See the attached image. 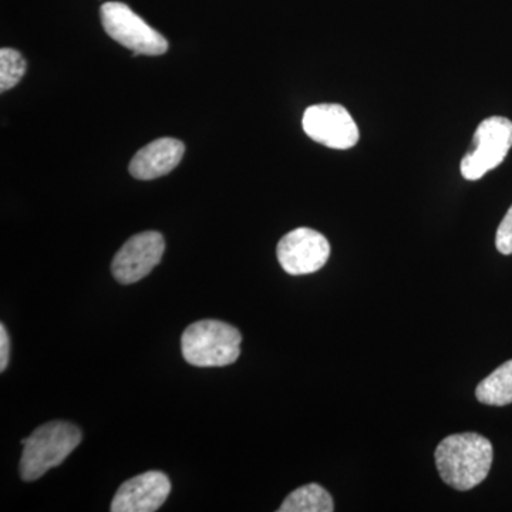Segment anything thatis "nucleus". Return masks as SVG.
I'll return each instance as SVG.
<instances>
[{
	"mask_svg": "<svg viewBox=\"0 0 512 512\" xmlns=\"http://www.w3.org/2000/svg\"><path fill=\"white\" fill-rule=\"evenodd\" d=\"M493 457V444L480 434H454L437 446L436 466L444 483L468 491L487 478Z\"/></svg>",
	"mask_w": 512,
	"mask_h": 512,
	"instance_id": "obj_1",
	"label": "nucleus"
},
{
	"mask_svg": "<svg viewBox=\"0 0 512 512\" xmlns=\"http://www.w3.org/2000/svg\"><path fill=\"white\" fill-rule=\"evenodd\" d=\"M82 439V431L69 421H50L37 427L28 439L22 440L20 477L26 483L39 480L47 471L60 466L82 443Z\"/></svg>",
	"mask_w": 512,
	"mask_h": 512,
	"instance_id": "obj_2",
	"label": "nucleus"
},
{
	"mask_svg": "<svg viewBox=\"0 0 512 512\" xmlns=\"http://www.w3.org/2000/svg\"><path fill=\"white\" fill-rule=\"evenodd\" d=\"M241 332L221 320H200L184 330L181 350L195 367H224L241 355Z\"/></svg>",
	"mask_w": 512,
	"mask_h": 512,
	"instance_id": "obj_3",
	"label": "nucleus"
},
{
	"mask_svg": "<svg viewBox=\"0 0 512 512\" xmlns=\"http://www.w3.org/2000/svg\"><path fill=\"white\" fill-rule=\"evenodd\" d=\"M101 25L111 39L133 52V56L167 53V39L128 8L126 3L106 2L100 8Z\"/></svg>",
	"mask_w": 512,
	"mask_h": 512,
	"instance_id": "obj_4",
	"label": "nucleus"
},
{
	"mask_svg": "<svg viewBox=\"0 0 512 512\" xmlns=\"http://www.w3.org/2000/svg\"><path fill=\"white\" fill-rule=\"evenodd\" d=\"M512 147V121L505 117H488L481 121L473 137V146L463 160L460 170L468 181H477L503 163Z\"/></svg>",
	"mask_w": 512,
	"mask_h": 512,
	"instance_id": "obj_5",
	"label": "nucleus"
},
{
	"mask_svg": "<svg viewBox=\"0 0 512 512\" xmlns=\"http://www.w3.org/2000/svg\"><path fill=\"white\" fill-rule=\"evenodd\" d=\"M306 136L333 150H349L359 141V128L348 110L340 104H315L303 114Z\"/></svg>",
	"mask_w": 512,
	"mask_h": 512,
	"instance_id": "obj_6",
	"label": "nucleus"
},
{
	"mask_svg": "<svg viewBox=\"0 0 512 512\" xmlns=\"http://www.w3.org/2000/svg\"><path fill=\"white\" fill-rule=\"evenodd\" d=\"M165 241L157 231L134 235L111 262V274L119 284L131 285L146 278L163 259Z\"/></svg>",
	"mask_w": 512,
	"mask_h": 512,
	"instance_id": "obj_7",
	"label": "nucleus"
},
{
	"mask_svg": "<svg viewBox=\"0 0 512 512\" xmlns=\"http://www.w3.org/2000/svg\"><path fill=\"white\" fill-rule=\"evenodd\" d=\"M276 255L286 274L309 275L326 265L330 245L315 229L296 228L279 241Z\"/></svg>",
	"mask_w": 512,
	"mask_h": 512,
	"instance_id": "obj_8",
	"label": "nucleus"
},
{
	"mask_svg": "<svg viewBox=\"0 0 512 512\" xmlns=\"http://www.w3.org/2000/svg\"><path fill=\"white\" fill-rule=\"evenodd\" d=\"M170 493V478L161 471H147L120 485L110 511L154 512L163 507Z\"/></svg>",
	"mask_w": 512,
	"mask_h": 512,
	"instance_id": "obj_9",
	"label": "nucleus"
},
{
	"mask_svg": "<svg viewBox=\"0 0 512 512\" xmlns=\"http://www.w3.org/2000/svg\"><path fill=\"white\" fill-rule=\"evenodd\" d=\"M184 153L183 141L170 137L158 138L138 150L128 170L137 180H156L177 168L183 160Z\"/></svg>",
	"mask_w": 512,
	"mask_h": 512,
	"instance_id": "obj_10",
	"label": "nucleus"
},
{
	"mask_svg": "<svg viewBox=\"0 0 512 512\" xmlns=\"http://www.w3.org/2000/svg\"><path fill=\"white\" fill-rule=\"evenodd\" d=\"M477 400L488 406H507L512 403V360L485 377L476 389Z\"/></svg>",
	"mask_w": 512,
	"mask_h": 512,
	"instance_id": "obj_11",
	"label": "nucleus"
},
{
	"mask_svg": "<svg viewBox=\"0 0 512 512\" xmlns=\"http://www.w3.org/2000/svg\"><path fill=\"white\" fill-rule=\"evenodd\" d=\"M332 497L319 484H308L293 491L278 508L279 512H332Z\"/></svg>",
	"mask_w": 512,
	"mask_h": 512,
	"instance_id": "obj_12",
	"label": "nucleus"
},
{
	"mask_svg": "<svg viewBox=\"0 0 512 512\" xmlns=\"http://www.w3.org/2000/svg\"><path fill=\"white\" fill-rule=\"evenodd\" d=\"M26 69H28V63L18 50L3 47L0 50V90L2 93L18 86L22 77L25 76Z\"/></svg>",
	"mask_w": 512,
	"mask_h": 512,
	"instance_id": "obj_13",
	"label": "nucleus"
},
{
	"mask_svg": "<svg viewBox=\"0 0 512 512\" xmlns=\"http://www.w3.org/2000/svg\"><path fill=\"white\" fill-rule=\"evenodd\" d=\"M495 247L500 254H512V205L504 220L501 221L500 227L497 229V237H495Z\"/></svg>",
	"mask_w": 512,
	"mask_h": 512,
	"instance_id": "obj_14",
	"label": "nucleus"
},
{
	"mask_svg": "<svg viewBox=\"0 0 512 512\" xmlns=\"http://www.w3.org/2000/svg\"><path fill=\"white\" fill-rule=\"evenodd\" d=\"M10 342L8 330L5 325H0V372H5L9 363Z\"/></svg>",
	"mask_w": 512,
	"mask_h": 512,
	"instance_id": "obj_15",
	"label": "nucleus"
}]
</instances>
